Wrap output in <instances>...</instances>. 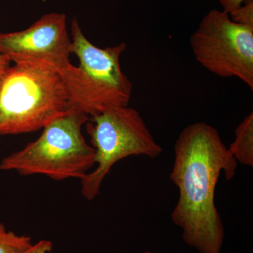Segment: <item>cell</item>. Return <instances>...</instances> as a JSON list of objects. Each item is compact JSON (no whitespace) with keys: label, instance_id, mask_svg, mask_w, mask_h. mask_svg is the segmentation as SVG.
Wrapping results in <instances>:
<instances>
[{"label":"cell","instance_id":"6da1fadb","mask_svg":"<svg viewBox=\"0 0 253 253\" xmlns=\"http://www.w3.org/2000/svg\"><path fill=\"white\" fill-rule=\"evenodd\" d=\"M237 166L217 129L208 123L189 125L176 139L170 179L179 196L171 217L186 244L200 253H221L225 232L215 190L221 172L230 181Z\"/></svg>","mask_w":253,"mask_h":253},{"label":"cell","instance_id":"7a4b0ae2","mask_svg":"<svg viewBox=\"0 0 253 253\" xmlns=\"http://www.w3.org/2000/svg\"><path fill=\"white\" fill-rule=\"evenodd\" d=\"M71 52L78 56L79 66L71 63L59 72L68 111L91 117L111 106H128L133 84L120 62L126 43L105 49L97 47L83 34L76 18L71 24Z\"/></svg>","mask_w":253,"mask_h":253},{"label":"cell","instance_id":"3957f363","mask_svg":"<svg viewBox=\"0 0 253 253\" xmlns=\"http://www.w3.org/2000/svg\"><path fill=\"white\" fill-rule=\"evenodd\" d=\"M68 111L59 71L36 63H15L0 76V134L42 129Z\"/></svg>","mask_w":253,"mask_h":253},{"label":"cell","instance_id":"277c9868","mask_svg":"<svg viewBox=\"0 0 253 253\" xmlns=\"http://www.w3.org/2000/svg\"><path fill=\"white\" fill-rule=\"evenodd\" d=\"M89 119L76 111L63 113L44 126L36 141L3 158L0 169L24 176L42 174L56 181L81 180L95 165V150L82 132Z\"/></svg>","mask_w":253,"mask_h":253},{"label":"cell","instance_id":"5b68a950","mask_svg":"<svg viewBox=\"0 0 253 253\" xmlns=\"http://www.w3.org/2000/svg\"><path fill=\"white\" fill-rule=\"evenodd\" d=\"M86 131L95 150L97 167L81 179L82 194L91 201L118 161L129 156L158 157L163 153L139 111L128 106H111L91 116Z\"/></svg>","mask_w":253,"mask_h":253},{"label":"cell","instance_id":"8992f818","mask_svg":"<svg viewBox=\"0 0 253 253\" xmlns=\"http://www.w3.org/2000/svg\"><path fill=\"white\" fill-rule=\"evenodd\" d=\"M189 42L203 67L219 77L239 78L253 90V28L234 22L223 10L212 9Z\"/></svg>","mask_w":253,"mask_h":253},{"label":"cell","instance_id":"52a82bcc","mask_svg":"<svg viewBox=\"0 0 253 253\" xmlns=\"http://www.w3.org/2000/svg\"><path fill=\"white\" fill-rule=\"evenodd\" d=\"M66 16L51 13L24 31L0 33V54L14 63L44 65L61 72L71 63Z\"/></svg>","mask_w":253,"mask_h":253},{"label":"cell","instance_id":"ba28073f","mask_svg":"<svg viewBox=\"0 0 253 253\" xmlns=\"http://www.w3.org/2000/svg\"><path fill=\"white\" fill-rule=\"evenodd\" d=\"M237 162L253 166V113L244 118L235 130V139L228 148Z\"/></svg>","mask_w":253,"mask_h":253},{"label":"cell","instance_id":"9c48e42d","mask_svg":"<svg viewBox=\"0 0 253 253\" xmlns=\"http://www.w3.org/2000/svg\"><path fill=\"white\" fill-rule=\"evenodd\" d=\"M32 245L31 237L18 236L13 231H7L0 222V253H20Z\"/></svg>","mask_w":253,"mask_h":253},{"label":"cell","instance_id":"30bf717a","mask_svg":"<svg viewBox=\"0 0 253 253\" xmlns=\"http://www.w3.org/2000/svg\"><path fill=\"white\" fill-rule=\"evenodd\" d=\"M229 14L234 22L253 28V0H246Z\"/></svg>","mask_w":253,"mask_h":253},{"label":"cell","instance_id":"8fae6325","mask_svg":"<svg viewBox=\"0 0 253 253\" xmlns=\"http://www.w3.org/2000/svg\"><path fill=\"white\" fill-rule=\"evenodd\" d=\"M52 242L48 240H41L35 245H32L31 247L25 250L20 253H49L53 251Z\"/></svg>","mask_w":253,"mask_h":253},{"label":"cell","instance_id":"7c38bea8","mask_svg":"<svg viewBox=\"0 0 253 253\" xmlns=\"http://www.w3.org/2000/svg\"><path fill=\"white\" fill-rule=\"evenodd\" d=\"M223 7V11L229 13L241 6L246 0H218Z\"/></svg>","mask_w":253,"mask_h":253},{"label":"cell","instance_id":"4fadbf2b","mask_svg":"<svg viewBox=\"0 0 253 253\" xmlns=\"http://www.w3.org/2000/svg\"><path fill=\"white\" fill-rule=\"evenodd\" d=\"M11 62L7 56L0 54V76H1L6 70L10 67Z\"/></svg>","mask_w":253,"mask_h":253},{"label":"cell","instance_id":"5bb4252c","mask_svg":"<svg viewBox=\"0 0 253 253\" xmlns=\"http://www.w3.org/2000/svg\"><path fill=\"white\" fill-rule=\"evenodd\" d=\"M143 253H156L151 252V251H145V252Z\"/></svg>","mask_w":253,"mask_h":253}]
</instances>
